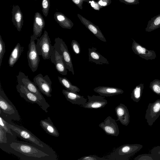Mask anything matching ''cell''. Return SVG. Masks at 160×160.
Here are the masks:
<instances>
[{
    "mask_svg": "<svg viewBox=\"0 0 160 160\" xmlns=\"http://www.w3.org/2000/svg\"><path fill=\"white\" fill-rule=\"evenodd\" d=\"M101 1H102V0H101Z\"/></svg>",
    "mask_w": 160,
    "mask_h": 160,
    "instance_id": "obj_41",
    "label": "cell"
},
{
    "mask_svg": "<svg viewBox=\"0 0 160 160\" xmlns=\"http://www.w3.org/2000/svg\"><path fill=\"white\" fill-rule=\"evenodd\" d=\"M59 82L66 90L76 92H79L80 89L77 86L73 85L71 82L65 77H58Z\"/></svg>",
    "mask_w": 160,
    "mask_h": 160,
    "instance_id": "obj_26",
    "label": "cell"
},
{
    "mask_svg": "<svg viewBox=\"0 0 160 160\" xmlns=\"http://www.w3.org/2000/svg\"><path fill=\"white\" fill-rule=\"evenodd\" d=\"M88 101L82 106L85 108L98 109L104 108L108 102L104 96L101 95H88Z\"/></svg>",
    "mask_w": 160,
    "mask_h": 160,
    "instance_id": "obj_14",
    "label": "cell"
},
{
    "mask_svg": "<svg viewBox=\"0 0 160 160\" xmlns=\"http://www.w3.org/2000/svg\"><path fill=\"white\" fill-rule=\"evenodd\" d=\"M91 6L93 7H95V3H94V1H92L91 2Z\"/></svg>",
    "mask_w": 160,
    "mask_h": 160,
    "instance_id": "obj_39",
    "label": "cell"
},
{
    "mask_svg": "<svg viewBox=\"0 0 160 160\" xmlns=\"http://www.w3.org/2000/svg\"><path fill=\"white\" fill-rule=\"evenodd\" d=\"M108 160L107 158L98 157L95 155H89L82 157L79 158L78 160Z\"/></svg>",
    "mask_w": 160,
    "mask_h": 160,
    "instance_id": "obj_33",
    "label": "cell"
},
{
    "mask_svg": "<svg viewBox=\"0 0 160 160\" xmlns=\"http://www.w3.org/2000/svg\"><path fill=\"white\" fill-rule=\"evenodd\" d=\"M10 147L15 151L29 157L38 158L49 155L31 145L23 143L12 142Z\"/></svg>",
    "mask_w": 160,
    "mask_h": 160,
    "instance_id": "obj_4",
    "label": "cell"
},
{
    "mask_svg": "<svg viewBox=\"0 0 160 160\" xmlns=\"http://www.w3.org/2000/svg\"><path fill=\"white\" fill-rule=\"evenodd\" d=\"M36 48L39 55L44 60L49 59L54 50L47 31L45 30L42 36L38 38L36 43Z\"/></svg>",
    "mask_w": 160,
    "mask_h": 160,
    "instance_id": "obj_3",
    "label": "cell"
},
{
    "mask_svg": "<svg viewBox=\"0 0 160 160\" xmlns=\"http://www.w3.org/2000/svg\"><path fill=\"white\" fill-rule=\"evenodd\" d=\"M40 124L42 128L49 135L56 137L59 136V133L50 117L41 120Z\"/></svg>",
    "mask_w": 160,
    "mask_h": 160,
    "instance_id": "obj_22",
    "label": "cell"
},
{
    "mask_svg": "<svg viewBox=\"0 0 160 160\" xmlns=\"http://www.w3.org/2000/svg\"><path fill=\"white\" fill-rule=\"evenodd\" d=\"M73 2L76 4L79 3L80 2V0H72Z\"/></svg>",
    "mask_w": 160,
    "mask_h": 160,
    "instance_id": "obj_38",
    "label": "cell"
},
{
    "mask_svg": "<svg viewBox=\"0 0 160 160\" xmlns=\"http://www.w3.org/2000/svg\"><path fill=\"white\" fill-rule=\"evenodd\" d=\"M54 18L56 21L63 28H70L71 25L67 21V18L61 12H56L54 15Z\"/></svg>",
    "mask_w": 160,
    "mask_h": 160,
    "instance_id": "obj_25",
    "label": "cell"
},
{
    "mask_svg": "<svg viewBox=\"0 0 160 160\" xmlns=\"http://www.w3.org/2000/svg\"><path fill=\"white\" fill-rule=\"evenodd\" d=\"M116 121L111 116H109L106 118L103 122L99 124V126L107 134L118 136L119 134V131Z\"/></svg>",
    "mask_w": 160,
    "mask_h": 160,
    "instance_id": "obj_12",
    "label": "cell"
},
{
    "mask_svg": "<svg viewBox=\"0 0 160 160\" xmlns=\"http://www.w3.org/2000/svg\"><path fill=\"white\" fill-rule=\"evenodd\" d=\"M0 87V108L6 116L11 119L19 121L20 117L15 106L8 98L2 89L1 84Z\"/></svg>",
    "mask_w": 160,
    "mask_h": 160,
    "instance_id": "obj_2",
    "label": "cell"
},
{
    "mask_svg": "<svg viewBox=\"0 0 160 160\" xmlns=\"http://www.w3.org/2000/svg\"><path fill=\"white\" fill-rule=\"evenodd\" d=\"M142 145L138 144H125L115 149L107 157L112 160H127L142 148Z\"/></svg>",
    "mask_w": 160,
    "mask_h": 160,
    "instance_id": "obj_1",
    "label": "cell"
},
{
    "mask_svg": "<svg viewBox=\"0 0 160 160\" xmlns=\"http://www.w3.org/2000/svg\"><path fill=\"white\" fill-rule=\"evenodd\" d=\"M45 22L43 17L39 12L35 13L33 26V35L37 38L40 37L45 26Z\"/></svg>",
    "mask_w": 160,
    "mask_h": 160,
    "instance_id": "obj_18",
    "label": "cell"
},
{
    "mask_svg": "<svg viewBox=\"0 0 160 160\" xmlns=\"http://www.w3.org/2000/svg\"><path fill=\"white\" fill-rule=\"evenodd\" d=\"M72 49L76 54H79L81 52V48L79 44L75 40H72L71 43Z\"/></svg>",
    "mask_w": 160,
    "mask_h": 160,
    "instance_id": "obj_32",
    "label": "cell"
},
{
    "mask_svg": "<svg viewBox=\"0 0 160 160\" xmlns=\"http://www.w3.org/2000/svg\"><path fill=\"white\" fill-rule=\"evenodd\" d=\"M7 132L5 129L0 127V143H6L7 142L6 137Z\"/></svg>",
    "mask_w": 160,
    "mask_h": 160,
    "instance_id": "obj_36",
    "label": "cell"
},
{
    "mask_svg": "<svg viewBox=\"0 0 160 160\" xmlns=\"http://www.w3.org/2000/svg\"><path fill=\"white\" fill-rule=\"evenodd\" d=\"M17 77L18 83L23 85L29 91L36 95L40 99L46 102L38 87L34 82H32L29 79L28 76L26 75L23 72H19Z\"/></svg>",
    "mask_w": 160,
    "mask_h": 160,
    "instance_id": "obj_10",
    "label": "cell"
},
{
    "mask_svg": "<svg viewBox=\"0 0 160 160\" xmlns=\"http://www.w3.org/2000/svg\"><path fill=\"white\" fill-rule=\"evenodd\" d=\"M54 41L55 42L53 46L54 49L62 56L67 69L74 75L71 57L67 46L62 39L59 37L56 38Z\"/></svg>",
    "mask_w": 160,
    "mask_h": 160,
    "instance_id": "obj_5",
    "label": "cell"
},
{
    "mask_svg": "<svg viewBox=\"0 0 160 160\" xmlns=\"http://www.w3.org/2000/svg\"><path fill=\"white\" fill-rule=\"evenodd\" d=\"M151 153L155 157L157 160H160V146L153 147L151 151Z\"/></svg>",
    "mask_w": 160,
    "mask_h": 160,
    "instance_id": "obj_35",
    "label": "cell"
},
{
    "mask_svg": "<svg viewBox=\"0 0 160 160\" xmlns=\"http://www.w3.org/2000/svg\"><path fill=\"white\" fill-rule=\"evenodd\" d=\"M38 38L31 35L30 42L28 45V50L27 57L28 65L32 72H35L38 69L40 59L36 48L35 40Z\"/></svg>",
    "mask_w": 160,
    "mask_h": 160,
    "instance_id": "obj_7",
    "label": "cell"
},
{
    "mask_svg": "<svg viewBox=\"0 0 160 160\" xmlns=\"http://www.w3.org/2000/svg\"><path fill=\"white\" fill-rule=\"evenodd\" d=\"M35 1H36L37 0H35Z\"/></svg>",
    "mask_w": 160,
    "mask_h": 160,
    "instance_id": "obj_40",
    "label": "cell"
},
{
    "mask_svg": "<svg viewBox=\"0 0 160 160\" xmlns=\"http://www.w3.org/2000/svg\"><path fill=\"white\" fill-rule=\"evenodd\" d=\"M8 126L25 140L41 147H44L43 143L31 132L23 127L7 122Z\"/></svg>",
    "mask_w": 160,
    "mask_h": 160,
    "instance_id": "obj_8",
    "label": "cell"
},
{
    "mask_svg": "<svg viewBox=\"0 0 160 160\" xmlns=\"http://www.w3.org/2000/svg\"><path fill=\"white\" fill-rule=\"evenodd\" d=\"M88 61L96 64L102 65L109 64L107 59L97 51L96 48L92 47L88 48Z\"/></svg>",
    "mask_w": 160,
    "mask_h": 160,
    "instance_id": "obj_21",
    "label": "cell"
},
{
    "mask_svg": "<svg viewBox=\"0 0 160 160\" xmlns=\"http://www.w3.org/2000/svg\"><path fill=\"white\" fill-rule=\"evenodd\" d=\"M144 88V84L140 83L137 85L131 93V98L136 102H138L141 99Z\"/></svg>",
    "mask_w": 160,
    "mask_h": 160,
    "instance_id": "obj_27",
    "label": "cell"
},
{
    "mask_svg": "<svg viewBox=\"0 0 160 160\" xmlns=\"http://www.w3.org/2000/svg\"><path fill=\"white\" fill-rule=\"evenodd\" d=\"M95 92L102 96L110 97L122 94L123 91L117 88L108 86H98L93 89Z\"/></svg>",
    "mask_w": 160,
    "mask_h": 160,
    "instance_id": "obj_19",
    "label": "cell"
},
{
    "mask_svg": "<svg viewBox=\"0 0 160 160\" xmlns=\"http://www.w3.org/2000/svg\"><path fill=\"white\" fill-rule=\"evenodd\" d=\"M16 89L20 96L26 101L32 103H36L46 112H48L47 109L50 107L49 104L40 99L36 95L29 91L24 85L18 83Z\"/></svg>",
    "mask_w": 160,
    "mask_h": 160,
    "instance_id": "obj_6",
    "label": "cell"
},
{
    "mask_svg": "<svg viewBox=\"0 0 160 160\" xmlns=\"http://www.w3.org/2000/svg\"><path fill=\"white\" fill-rule=\"evenodd\" d=\"M62 92L66 99L74 104L83 105L87 102V99L77 92L63 89Z\"/></svg>",
    "mask_w": 160,
    "mask_h": 160,
    "instance_id": "obj_17",
    "label": "cell"
},
{
    "mask_svg": "<svg viewBox=\"0 0 160 160\" xmlns=\"http://www.w3.org/2000/svg\"><path fill=\"white\" fill-rule=\"evenodd\" d=\"M160 115V99L149 103L146 110L145 118L148 125L152 126Z\"/></svg>",
    "mask_w": 160,
    "mask_h": 160,
    "instance_id": "obj_11",
    "label": "cell"
},
{
    "mask_svg": "<svg viewBox=\"0 0 160 160\" xmlns=\"http://www.w3.org/2000/svg\"><path fill=\"white\" fill-rule=\"evenodd\" d=\"M134 160H157L155 157L151 154H140L134 159Z\"/></svg>",
    "mask_w": 160,
    "mask_h": 160,
    "instance_id": "obj_29",
    "label": "cell"
},
{
    "mask_svg": "<svg viewBox=\"0 0 160 160\" xmlns=\"http://www.w3.org/2000/svg\"><path fill=\"white\" fill-rule=\"evenodd\" d=\"M115 111L118 118L116 121H119L123 125L128 126L130 122V116L127 107L120 103L115 108Z\"/></svg>",
    "mask_w": 160,
    "mask_h": 160,
    "instance_id": "obj_15",
    "label": "cell"
},
{
    "mask_svg": "<svg viewBox=\"0 0 160 160\" xmlns=\"http://www.w3.org/2000/svg\"><path fill=\"white\" fill-rule=\"evenodd\" d=\"M7 122L1 116H0V127L5 129L7 132L12 135L13 134L11 132L10 129L8 126Z\"/></svg>",
    "mask_w": 160,
    "mask_h": 160,
    "instance_id": "obj_34",
    "label": "cell"
},
{
    "mask_svg": "<svg viewBox=\"0 0 160 160\" xmlns=\"http://www.w3.org/2000/svg\"><path fill=\"white\" fill-rule=\"evenodd\" d=\"M133 41L132 49L133 52L141 58L146 60L154 59L156 58V52L152 50H149L137 42Z\"/></svg>",
    "mask_w": 160,
    "mask_h": 160,
    "instance_id": "obj_13",
    "label": "cell"
},
{
    "mask_svg": "<svg viewBox=\"0 0 160 160\" xmlns=\"http://www.w3.org/2000/svg\"><path fill=\"white\" fill-rule=\"evenodd\" d=\"M23 47H21L20 44L18 43L13 49L8 59V64L10 67H13L18 60L22 52Z\"/></svg>",
    "mask_w": 160,
    "mask_h": 160,
    "instance_id": "obj_23",
    "label": "cell"
},
{
    "mask_svg": "<svg viewBox=\"0 0 160 160\" xmlns=\"http://www.w3.org/2000/svg\"><path fill=\"white\" fill-rule=\"evenodd\" d=\"M42 11L43 15L47 17L48 15L50 7V0H42Z\"/></svg>",
    "mask_w": 160,
    "mask_h": 160,
    "instance_id": "obj_30",
    "label": "cell"
},
{
    "mask_svg": "<svg viewBox=\"0 0 160 160\" xmlns=\"http://www.w3.org/2000/svg\"><path fill=\"white\" fill-rule=\"evenodd\" d=\"M12 22L17 30L20 32L23 25V14L18 5H13L12 10Z\"/></svg>",
    "mask_w": 160,
    "mask_h": 160,
    "instance_id": "obj_20",
    "label": "cell"
},
{
    "mask_svg": "<svg viewBox=\"0 0 160 160\" xmlns=\"http://www.w3.org/2000/svg\"><path fill=\"white\" fill-rule=\"evenodd\" d=\"M52 63L55 66L57 71L61 74L66 75L67 74V70L64 62L62 56L54 49L50 58Z\"/></svg>",
    "mask_w": 160,
    "mask_h": 160,
    "instance_id": "obj_16",
    "label": "cell"
},
{
    "mask_svg": "<svg viewBox=\"0 0 160 160\" xmlns=\"http://www.w3.org/2000/svg\"><path fill=\"white\" fill-rule=\"evenodd\" d=\"M149 87L154 93L160 96V80L155 79L151 82Z\"/></svg>",
    "mask_w": 160,
    "mask_h": 160,
    "instance_id": "obj_28",
    "label": "cell"
},
{
    "mask_svg": "<svg viewBox=\"0 0 160 160\" xmlns=\"http://www.w3.org/2000/svg\"><path fill=\"white\" fill-rule=\"evenodd\" d=\"M160 28V14L157 15L151 18L148 23L145 31L151 32Z\"/></svg>",
    "mask_w": 160,
    "mask_h": 160,
    "instance_id": "obj_24",
    "label": "cell"
},
{
    "mask_svg": "<svg viewBox=\"0 0 160 160\" xmlns=\"http://www.w3.org/2000/svg\"><path fill=\"white\" fill-rule=\"evenodd\" d=\"M98 3L100 5L102 6H105L107 4L106 2H103L102 1H99Z\"/></svg>",
    "mask_w": 160,
    "mask_h": 160,
    "instance_id": "obj_37",
    "label": "cell"
},
{
    "mask_svg": "<svg viewBox=\"0 0 160 160\" xmlns=\"http://www.w3.org/2000/svg\"><path fill=\"white\" fill-rule=\"evenodd\" d=\"M5 46L1 35H0V67L1 66L3 58L5 52Z\"/></svg>",
    "mask_w": 160,
    "mask_h": 160,
    "instance_id": "obj_31",
    "label": "cell"
},
{
    "mask_svg": "<svg viewBox=\"0 0 160 160\" xmlns=\"http://www.w3.org/2000/svg\"><path fill=\"white\" fill-rule=\"evenodd\" d=\"M33 80L42 93L48 97L52 96V82L48 75L43 76L39 73L34 77Z\"/></svg>",
    "mask_w": 160,
    "mask_h": 160,
    "instance_id": "obj_9",
    "label": "cell"
}]
</instances>
